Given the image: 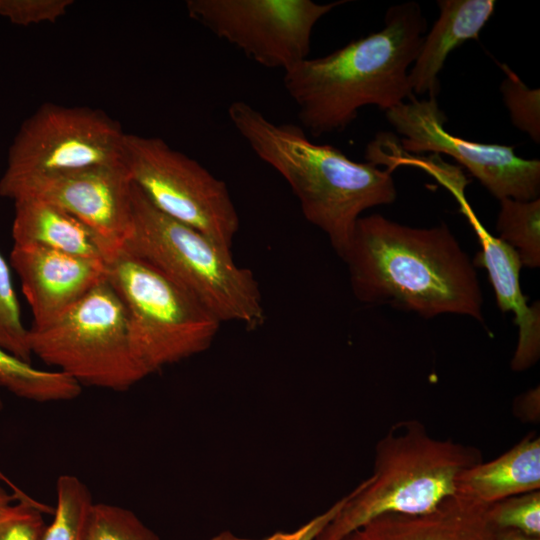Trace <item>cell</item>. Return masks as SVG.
Wrapping results in <instances>:
<instances>
[{"label":"cell","instance_id":"cell-1","mask_svg":"<svg viewBox=\"0 0 540 540\" xmlns=\"http://www.w3.org/2000/svg\"><path fill=\"white\" fill-rule=\"evenodd\" d=\"M341 258L361 302L424 318L452 313L483 321L475 267L445 224L415 228L380 214L363 216Z\"/></svg>","mask_w":540,"mask_h":540},{"label":"cell","instance_id":"cell-2","mask_svg":"<svg viewBox=\"0 0 540 540\" xmlns=\"http://www.w3.org/2000/svg\"><path fill=\"white\" fill-rule=\"evenodd\" d=\"M426 28L418 3L396 4L380 31L285 71L283 86L302 127L320 137L344 130L364 106L386 112L414 97L408 73Z\"/></svg>","mask_w":540,"mask_h":540},{"label":"cell","instance_id":"cell-3","mask_svg":"<svg viewBox=\"0 0 540 540\" xmlns=\"http://www.w3.org/2000/svg\"><path fill=\"white\" fill-rule=\"evenodd\" d=\"M229 119L262 161L289 184L308 222L321 229L342 257L360 214L395 201L391 169L349 159L328 144L311 141L294 124H277L249 103L228 107Z\"/></svg>","mask_w":540,"mask_h":540},{"label":"cell","instance_id":"cell-4","mask_svg":"<svg viewBox=\"0 0 540 540\" xmlns=\"http://www.w3.org/2000/svg\"><path fill=\"white\" fill-rule=\"evenodd\" d=\"M481 461L479 449L434 438L417 420L397 422L375 446L372 475L315 540H341L384 514L428 513L456 493L461 472Z\"/></svg>","mask_w":540,"mask_h":540},{"label":"cell","instance_id":"cell-5","mask_svg":"<svg viewBox=\"0 0 540 540\" xmlns=\"http://www.w3.org/2000/svg\"><path fill=\"white\" fill-rule=\"evenodd\" d=\"M122 247L168 275L221 323L264 324L253 272L235 263L231 249L159 211L134 183L131 230Z\"/></svg>","mask_w":540,"mask_h":540},{"label":"cell","instance_id":"cell-6","mask_svg":"<svg viewBox=\"0 0 540 540\" xmlns=\"http://www.w3.org/2000/svg\"><path fill=\"white\" fill-rule=\"evenodd\" d=\"M106 266L107 280L126 310L134 354L147 376L210 347L221 322L168 275L123 247Z\"/></svg>","mask_w":540,"mask_h":540},{"label":"cell","instance_id":"cell-7","mask_svg":"<svg viewBox=\"0 0 540 540\" xmlns=\"http://www.w3.org/2000/svg\"><path fill=\"white\" fill-rule=\"evenodd\" d=\"M32 355L83 386L126 391L147 377L130 339L126 310L107 278L42 329H29Z\"/></svg>","mask_w":540,"mask_h":540},{"label":"cell","instance_id":"cell-8","mask_svg":"<svg viewBox=\"0 0 540 540\" xmlns=\"http://www.w3.org/2000/svg\"><path fill=\"white\" fill-rule=\"evenodd\" d=\"M123 159L154 207L231 249L240 220L224 181L158 137L126 133Z\"/></svg>","mask_w":540,"mask_h":540},{"label":"cell","instance_id":"cell-9","mask_svg":"<svg viewBox=\"0 0 540 540\" xmlns=\"http://www.w3.org/2000/svg\"><path fill=\"white\" fill-rule=\"evenodd\" d=\"M346 1L188 0L190 18L261 66L284 72L308 58L317 22Z\"/></svg>","mask_w":540,"mask_h":540},{"label":"cell","instance_id":"cell-10","mask_svg":"<svg viewBox=\"0 0 540 540\" xmlns=\"http://www.w3.org/2000/svg\"><path fill=\"white\" fill-rule=\"evenodd\" d=\"M126 133L105 112L46 103L20 126L1 178L123 163Z\"/></svg>","mask_w":540,"mask_h":540},{"label":"cell","instance_id":"cell-11","mask_svg":"<svg viewBox=\"0 0 540 540\" xmlns=\"http://www.w3.org/2000/svg\"><path fill=\"white\" fill-rule=\"evenodd\" d=\"M403 138L404 150L443 153L463 165L498 200L539 198L540 161L524 159L513 146L468 141L444 128L447 118L436 98L407 102L385 112Z\"/></svg>","mask_w":540,"mask_h":540},{"label":"cell","instance_id":"cell-12","mask_svg":"<svg viewBox=\"0 0 540 540\" xmlns=\"http://www.w3.org/2000/svg\"><path fill=\"white\" fill-rule=\"evenodd\" d=\"M132 180L125 163L0 179V196L37 199L77 217L115 248L127 239L132 224Z\"/></svg>","mask_w":540,"mask_h":540},{"label":"cell","instance_id":"cell-13","mask_svg":"<svg viewBox=\"0 0 540 540\" xmlns=\"http://www.w3.org/2000/svg\"><path fill=\"white\" fill-rule=\"evenodd\" d=\"M10 265L32 312L30 329H42L107 278L106 263L33 244H13Z\"/></svg>","mask_w":540,"mask_h":540},{"label":"cell","instance_id":"cell-14","mask_svg":"<svg viewBox=\"0 0 540 540\" xmlns=\"http://www.w3.org/2000/svg\"><path fill=\"white\" fill-rule=\"evenodd\" d=\"M478 237L480 250L472 261L474 267L484 268L502 312H513L518 326V342L511 360V369L524 371L540 357V302L531 305L520 286L522 263L511 246L490 234L478 221L464 197L458 199Z\"/></svg>","mask_w":540,"mask_h":540},{"label":"cell","instance_id":"cell-15","mask_svg":"<svg viewBox=\"0 0 540 540\" xmlns=\"http://www.w3.org/2000/svg\"><path fill=\"white\" fill-rule=\"evenodd\" d=\"M488 507L455 493L428 513L384 514L359 530L365 540H494Z\"/></svg>","mask_w":540,"mask_h":540},{"label":"cell","instance_id":"cell-16","mask_svg":"<svg viewBox=\"0 0 540 540\" xmlns=\"http://www.w3.org/2000/svg\"><path fill=\"white\" fill-rule=\"evenodd\" d=\"M439 17L424 36L418 55L409 70L413 94L436 98L439 73L456 47L478 35L495 9L493 0H440Z\"/></svg>","mask_w":540,"mask_h":540},{"label":"cell","instance_id":"cell-17","mask_svg":"<svg viewBox=\"0 0 540 540\" xmlns=\"http://www.w3.org/2000/svg\"><path fill=\"white\" fill-rule=\"evenodd\" d=\"M14 208L13 244L38 245L105 263L119 249L77 217L53 204L20 199L14 202Z\"/></svg>","mask_w":540,"mask_h":540},{"label":"cell","instance_id":"cell-18","mask_svg":"<svg viewBox=\"0 0 540 540\" xmlns=\"http://www.w3.org/2000/svg\"><path fill=\"white\" fill-rule=\"evenodd\" d=\"M540 489V438L530 434L501 456L479 462L458 476L456 493L491 505Z\"/></svg>","mask_w":540,"mask_h":540},{"label":"cell","instance_id":"cell-19","mask_svg":"<svg viewBox=\"0 0 540 540\" xmlns=\"http://www.w3.org/2000/svg\"><path fill=\"white\" fill-rule=\"evenodd\" d=\"M0 387L25 400L62 402L76 399L82 386L66 374L38 369L0 346Z\"/></svg>","mask_w":540,"mask_h":540},{"label":"cell","instance_id":"cell-20","mask_svg":"<svg viewBox=\"0 0 540 540\" xmlns=\"http://www.w3.org/2000/svg\"><path fill=\"white\" fill-rule=\"evenodd\" d=\"M500 201L496 229L499 239L517 252L522 265L540 266V198Z\"/></svg>","mask_w":540,"mask_h":540},{"label":"cell","instance_id":"cell-21","mask_svg":"<svg viewBox=\"0 0 540 540\" xmlns=\"http://www.w3.org/2000/svg\"><path fill=\"white\" fill-rule=\"evenodd\" d=\"M94 503L89 488L80 478L71 474L59 476L53 520L46 525L41 540H85Z\"/></svg>","mask_w":540,"mask_h":540},{"label":"cell","instance_id":"cell-22","mask_svg":"<svg viewBox=\"0 0 540 540\" xmlns=\"http://www.w3.org/2000/svg\"><path fill=\"white\" fill-rule=\"evenodd\" d=\"M85 540H160L131 510L109 503H94Z\"/></svg>","mask_w":540,"mask_h":540},{"label":"cell","instance_id":"cell-23","mask_svg":"<svg viewBox=\"0 0 540 540\" xmlns=\"http://www.w3.org/2000/svg\"><path fill=\"white\" fill-rule=\"evenodd\" d=\"M29 329L22 321L10 267L0 252V346L14 356L31 363Z\"/></svg>","mask_w":540,"mask_h":540},{"label":"cell","instance_id":"cell-24","mask_svg":"<svg viewBox=\"0 0 540 540\" xmlns=\"http://www.w3.org/2000/svg\"><path fill=\"white\" fill-rule=\"evenodd\" d=\"M506 77L500 91L512 124L540 142V90L529 88L507 65H502Z\"/></svg>","mask_w":540,"mask_h":540},{"label":"cell","instance_id":"cell-25","mask_svg":"<svg viewBox=\"0 0 540 540\" xmlns=\"http://www.w3.org/2000/svg\"><path fill=\"white\" fill-rule=\"evenodd\" d=\"M495 529H515L540 537V491L514 495L488 507Z\"/></svg>","mask_w":540,"mask_h":540},{"label":"cell","instance_id":"cell-26","mask_svg":"<svg viewBox=\"0 0 540 540\" xmlns=\"http://www.w3.org/2000/svg\"><path fill=\"white\" fill-rule=\"evenodd\" d=\"M53 513L47 504L17 501L0 518V540H41L46 528L43 514Z\"/></svg>","mask_w":540,"mask_h":540},{"label":"cell","instance_id":"cell-27","mask_svg":"<svg viewBox=\"0 0 540 540\" xmlns=\"http://www.w3.org/2000/svg\"><path fill=\"white\" fill-rule=\"evenodd\" d=\"M73 3L72 0H0V15L21 26L53 23Z\"/></svg>","mask_w":540,"mask_h":540},{"label":"cell","instance_id":"cell-28","mask_svg":"<svg viewBox=\"0 0 540 540\" xmlns=\"http://www.w3.org/2000/svg\"><path fill=\"white\" fill-rule=\"evenodd\" d=\"M348 494L334 503L329 509L320 515L314 517L298 529L291 532H275L263 539H249L238 537L230 531H223L210 540H315L319 533L335 517L341 507L344 505Z\"/></svg>","mask_w":540,"mask_h":540},{"label":"cell","instance_id":"cell-29","mask_svg":"<svg viewBox=\"0 0 540 540\" xmlns=\"http://www.w3.org/2000/svg\"><path fill=\"white\" fill-rule=\"evenodd\" d=\"M513 411L524 422L538 423L540 418L539 386L517 397L513 405Z\"/></svg>","mask_w":540,"mask_h":540},{"label":"cell","instance_id":"cell-30","mask_svg":"<svg viewBox=\"0 0 540 540\" xmlns=\"http://www.w3.org/2000/svg\"><path fill=\"white\" fill-rule=\"evenodd\" d=\"M494 540H540V537L529 535L515 529H495Z\"/></svg>","mask_w":540,"mask_h":540},{"label":"cell","instance_id":"cell-31","mask_svg":"<svg viewBox=\"0 0 540 540\" xmlns=\"http://www.w3.org/2000/svg\"><path fill=\"white\" fill-rule=\"evenodd\" d=\"M3 409V402L0 398V412ZM0 481L4 482L8 487L12 489V492L19 498L20 501H29L33 502L35 499L23 492L19 487H17L4 473L0 470Z\"/></svg>","mask_w":540,"mask_h":540},{"label":"cell","instance_id":"cell-32","mask_svg":"<svg viewBox=\"0 0 540 540\" xmlns=\"http://www.w3.org/2000/svg\"><path fill=\"white\" fill-rule=\"evenodd\" d=\"M14 501H20L14 493H9L0 486V518L7 513Z\"/></svg>","mask_w":540,"mask_h":540},{"label":"cell","instance_id":"cell-33","mask_svg":"<svg viewBox=\"0 0 540 540\" xmlns=\"http://www.w3.org/2000/svg\"><path fill=\"white\" fill-rule=\"evenodd\" d=\"M341 540H365L360 530H356L345 537H343Z\"/></svg>","mask_w":540,"mask_h":540}]
</instances>
